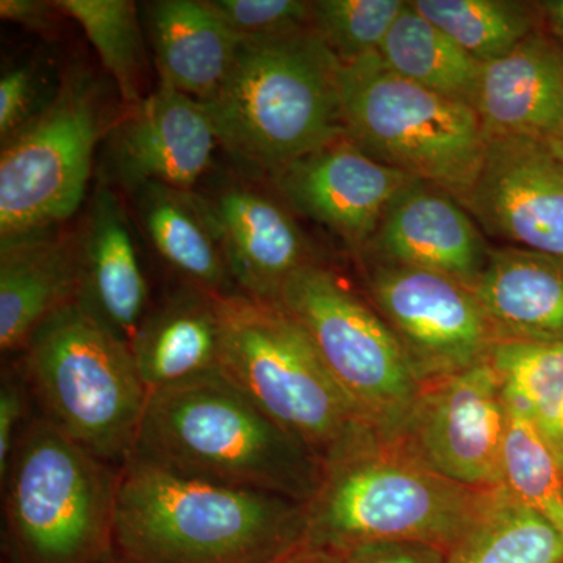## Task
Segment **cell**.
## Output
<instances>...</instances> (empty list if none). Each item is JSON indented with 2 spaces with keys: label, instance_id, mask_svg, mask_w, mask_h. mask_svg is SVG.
I'll return each instance as SVG.
<instances>
[{
  "label": "cell",
  "instance_id": "cell-1",
  "mask_svg": "<svg viewBox=\"0 0 563 563\" xmlns=\"http://www.w3.org/2000/svg\"><path fill=\"white\" fill-rule=\"evenodd\" d=\"M303 504L181 476L131 455L121 466L113 553L125 563H276L303 544Z\"/></svg>",
  "mask_w": 563,
  "mask_h": 563
},
{
  "label": "cell",
  "instance_id": "cell-2",
  "mask_svg": "<svg viewBox=\"0 0 563 563\" xmlns=\"http://www.w3.org/2000/svg\"><path fill=\"white\" fill-rule=\"evenodd\" d=\"M181 476L306 504L322 462L220 372L150 393L135 450Z\"/></svg>",
  "mask_w": 563,
  "mask_h": 563
},
{
  "label": "cell",
  "instance_id": "cell-3",
  "mask_svg": "<svg viewBox=\"0 0 563 563\" xmlns=\"http://www.w3.org/2000/svg\"><path fill=\"white\" fill-rule=\"evenodd\" d=\"M496 490L448 479L368 426L322 462L317 492L303 504L302 547L340 555L362 543L409 540L448 553Z\"/></svg>",
  "mask_w": 563,
  "mask_h": 563
},
{
  "label": "cell",
  "instance_id": "cell-4",
  "mask_svg": "<svg viewBox=\"0 0 563 563\" xmlns=\"http://www.w3.org/2000/svg\"><path fill=\"white\" fill-rule=\"evenodd\" d=\"M340 66L312 29L242 41L221 90L199 103L224 150L273 176L346 135Z\"/></svg>",
  "mask_w": 563,
  "mask_h": 563
},
{
  "label": "cell",
  "instance_id": "cell-5",
  "mask_svg": "<svg viewBox=\"0 0 563 563\" xmlns=\"http://www.w3.org/2000/svg\"><path fill=\"white\" fill-rule=\"evenodd\" d=\"M22 373L52 424L110 465L128 462L150 398L128 342L74 301L33 333Z\"/></svg>",
  "mask_w": 563,
  "mask_h": 563
},
{
  "label": "cell",
  "instance_id": "cell-6",
  "mask_svg": "<svg viewBox=\"0 0 563 563\" xmlns=\"http://www.w3.org/2000/svg\"><path fill=\"white\" fill-rule=\"evenodd\" d=\"M121 466L46 417L25 426L5 481L7 528L24 563H98L113 553Z\"/></svg>",
  "mask_w": 563,
  "mask_h": 563
},
{
  "label": "cell",
  "instance_id": "cell-7",
  "mask_svg": "<svg viewBox=\"0 0 563 563\" xmlns=\"http://www.w3.org/2000/svg\"><path fill=\"white\" fill-rule=\"evenodd\" d=\"M340 95L350 143L461 201L479 173L487 144L470 103L402 79L377 52L342 63Z\"/></svg>",
  "mask_w": 563,
  "mask_h": 563
},
{
  "label": "cell",
  "instance_id": "cell-8",
  "mask_svg": "<svg viewBox=\"0 0 563 563\" xmlns=\"http://www.w3.org/2000/svg\"><path fill=\"white\" fill-rule=\"evenodd\" d=\"M220 372L324 462L368 422L277 303L221 296ZM372 428V426H369Z\"/></svg>",
  "mask_w": 563,
  "mask_h": 563
},
{
  "label": "cell",
  "instance_id": "cell-9",
  "mask_svg": "<svg viewBox=\"0 0 563 563\" xmlns=\"http://www.w3.org/2000/svg\"><path fill=\"white\" fill-rule=\"evenodd\" d=\"M114 124L103 84L90 70H66L47 109L2 144L0 242L60 228L76 214L96 146Z\"/></svg>",
  "mask_w": 563,
  "mask_h": 563
},
{
  "label": "cell",
  "instance_id": "cell-10",
  "mask_svg": "<svg viewBox=\"0 0 563 563\" xmlns=\"http://www.w3.org/2000/svg\"><path fill=\"white\" fill-rule=\"evenodd\" d=\"M277 306L306 332L363 420L384 437L398 431L422 384L379 312L314 261L285 282Z\"/></svg>",
  "mask_w": 563,
  "mask_h": 563
},
{
  "label": "cell",
  "instance_id": "cell-11",
  "mask_svg": "<svg viewBox=\"0 0 563 563\" xmlns=\"http://www.w3.org/2000/svg\"><path fill=\"white\" fill-rule=\"evenodd\" d=\"M365 284L422 385L487 362L496 336L470 285L373 258H365Z\"/></svg>",
  "mask_w": 563,
  "mask_h": 563
},
{
  "label": "cell",
  "instance_id": "cell-12",
  "mask_svg": "<svg viewBox=\"0 0 563 563\" xmlns=\"http://www.w3.org/2000/svg\"><path fill=\"white\" fill-rule=\"evenodd\" d=\"M510 415L490 363L422 385L387 439L428 468L479 490L506 487Z\"/></svg>",
  "mask_w": 563,
  "mask_h": 563
},
{
  "label": "cell",
  "instance_id": "cell-13",
  "mask_svg": "<svg viewBox=\"0 0 563 563\" xmlns=\"http://www.w3.org/2000/svg\"><path fill=\"white\" fill-rule=\"evenodd\" d=\"M459 202L507 246L563 257V158L542 141L487 136L479 173Z\"/></svg>",
  "mask_w": 563,
  "mask_h": 563
},
{
  "label": "cell",
  "instance_id": "cell-14",
  "mask_svg": "<svg viewBox=\"0 0 563 563\" xmlns=\"http://www.w3.org/2000/svg\"><path fill=\"white\" fill-rule=\"evenodd\" d=\"M218 139L201 103L158 80L107 135L103 172L133 195L150 184L195 191L209 172Z\"/></svg>",
  "mask_w": 563,
  "mask_h": 563
},
{
  "label": "cell",
  "instance_id": "cell-15",
  "mask_svg": "<svg viewBox=\"0 0 563 563\" xmlns=\"http://www.w3.org/2000/svg\"><path fill=\"white\" fill-rule=\"evenodd\" d=\"M288 207L362 254L385 210L412 177L373 161L344 139L273 174Z\"/></svg>",
  "mask_w": 563,
  "mask_h": 563
},
{
  "label": "cell",
  "instance_id": "cell-16",
  "mask_svg": "<svg viewBox=\"0 0 563 563\" xmlns=\"http://www.w3.org/2000/svg\"><path fill=\"white\" fill-rule=\"evenodd\" d=\"M481 232L459 199L412 179L393 198L361 255L446 274L473 287L490 251Z\"/></svg>",
  "mask_w": 563,
  "mask_h": 563
},
{
  "label": "cell",
  "instance_id": "cell-17",
  "mask_svg": "<svg viewBox=\"0 0 563 563\" xmlns=\"http://www.w3.org/2000/svg\"><path fill=\"white\" fill-rule=\"evenodd\" d=\"M236 290L277 303L285 282L309 257L291 211L265 191L231 181L206 196Z\"/></svg>",
  "mask_w": 563,
  "mask_h": 563
},
{
  "label": "cell",
  "instance_id": "cell-18",
  "mask_svg": "<svg viewBox=\"0 0 563 563\" xmlns=\"http://www.w3.org/2000/svg\"><path fill=\"white\" fill-rule=\"evenodd\" d=\"M77 235L79 292L76 302L124 342H131L150 307L129 211L109 185L91 196Z\"/></svg>",
  "mask_w": 563,
  "mask_h": 563
},
{
  "label": "cell",
  "instance_id": "cell-19",
  "mask_svg": "<svg viewBox=\"0 0 563 563\" xmlns=\"http://www.w3.org/2000/svg\"><path fill=\"white\" fill-rule=\"evenodd\" d=\"M473 109L485 135L563 141V47L540 29L506 57L483 65Z\"/></svg>",
  "mask_w": 563,
  "mask_h": 563
},
{
  "label": "cell",
  "instance_id": "cell-20",
  "mask_svg": "<svg viewBox=\"0 0 563 563\" xmlns=\"http://www.w3.org/2000/svg\"><path fill=\"white\" fill-rule=\"evenodd\" d=\"M0 243V350L24 352L36 329L77 299V235L55 228Z\"/></svg>",
  "mask_w": 563,
  "mask_h": 563
},
{
  "label": "cell",
  "instance_id": "cell-21",
  "mask_svg": "<svg viewBox=\"0 0 563 563\" xmlns=\"http://www.w3.org/2000/svg\"><path fill=\"white\" fill-rule=\"evenodd\" d=\"M472 288L496 340L563 343V257L490 247Z\"/></svg>",
  "mask_w": 563,
  "mask_h": 563
},
{
  "label": "cell",
  "instance_id": "cell-22",
  "mask_svg": "<svg viewBox=\"0 0 563 563\" xmlns=\"http://www.w3.org/2000/svg\"><path fill=\"white\" fill-rule=\"evenodd\" d=\"M220 298L184 284L147 310L129 342L147 391L220 368Z\"/></svg>",
  "mask_w": 563,
  "mask_h": 563
},
{
  "label": "cell",
  "instance_id": "cell-23",
  "mask_svg": "<svg viewBox=\"0 0 563 563\" xmlns=\"http://www.w3.org/2000/svg\"><path fill=\"white\" fill-rule=\"evenodd\" d=\"M147 32L158 80L198 102L221 90L240 41L207 0H157L146 5Z\"/></svg>",
  "mask_w": 563,
  "mask_h": 563
},
{
  "label": "cell",
  "instance_id": "cell-24",
  "mask_svg": "<svg viewBox=\"0 0 563 563\" xmlns=\"http://www.w3.org/2000/svg\"><path fill=\"white\" fill-rule=\"evenodd\" d=\"M132 198L152 246L184 284L214 296L240 292L225 262L217 222L202 195L150 184L133 192Z\"/></svg>",
  "mask_w": 563,
  "mask_h": 563
},
{
  "label": "cell",
  "instance_id": "cell-25",
  "mask_svg": "<svg viewBox=\"0 0 563 563\" xmlns=\"http://www.w3.org/2000/svg\"><path fill=\"white\" fill-rule=\"evenodd\" d=\"M377 54L402 79L473 107L483 65L421 16L412 2L406 3Z\"/></svg>",
  "mask_w": 563,
  "mask_h": 563
},
{
  "label": "cell",
  "instance_id": "cell-26",
  "mask_svg": "<svg viewBox=\"0 0 563 563\" xmlns=\"http://www.w3.org/2000/svg\"><path fill=\"white\" fill-rule=\"evenodd\" d=\"M563 536L509 488L493 493L444 563H562Z\"/></svg>",
  "mask_w": 563,
  "mask_h": 563
},
{
  "label": "cell",
  "instance_id": "cell-27",
  "mask_svg": "<svg viewBox=\"0 0 563 563\" xmlns=\"http://www.w3.org/2000/svg\"><path fill=\"white\" fill-rule=\"evenodd\" d=\"M412 5L481 65L506 57L542 29L539 5L520 0H412Z\"/></svg>",
  "mask_w": 563,
  "mask_h": 563
},
{
  "label": "cell",
  "instance_id": "cell-28",
  "mask_svg": "<svg viewBox=\"0 0 563 563\" xmlns=\"http://www.w3.org/2000/svg\"><path fill=\"white\" fill-rule=\"evenodd\" d=\"M62 16L84 29L128 109L139 106L150 76L139 9L131 0H54Z\"/></svg>",
  "mask_w": 563,
  "mask_h": 563
},
{
  "label": "cell",
  "instance_id": "cell-29",
  "mask_svg": "<svg viewBox=\"0 0 563 563\" xmlns=\"http://www.w3.org/2000/svg\"><path fill=\"white\" fill-rule=\"evenodd\" d=\"M509 415L543 429L563 402V343L496 340L487 358Z\"/></svg>",
  "mask_w": 563,
  "mask_h": 563
},
{
  "label": "cell",
  "instance_id": "cell-30",
  "mask_svg": "<svg viewBox=\"0 0 563 563\" xmlns=\"http://www.w3.org/2000/svg\"><path fill=\"white\" fill-rule=\"evenodd\" d=\"M506 487L563 536V473L553 453L523 418L510 415Z\"/></svg>",
  "mask_w": 563,
  "mask_h": 563
},
{
  "label": "cell",
  "instance_id": "cell-31",
  "mask_svg": "<svg viewBox=\"0 0 563 563\" xmlns=\"http://www.w3.org/2000/svg\"><path fill=\"white\" fill-rule=\"evenodd\" d=\"M404 0H317L312 31L340 63L376 54L406 7Z\"/></svg>",
  "mask_w": 563,
  "mask_h": 563
},
{
  "label": "cell",
  "instance_id": "cell-32",
  "mask_svg": "<svg viewBox=\"0 0 563 563\" xmlns=\"http://www.w3.org/2000/svg\"><path fill=\"white\" fill-rule=\"evenodd\" d=\"M240 41L282 38L312 29V2L302 0H207Z\"/></svg>",
  "mask_w": 563,
  "mask_h": 563
},
{
  "label": "cell",
  "instance_id": "cell-33",
  "mask_svg": "<svg viewBox=\"0 0 563 563\" xmlns=\"http://www.w3.org/2000/svg\"><path fill=\"white\" fill-rule=\"evenodd\" d=\"M58 87L60 84L51 87L38 62L21 63L3 70L0 79V143L5 144L43 113L54 101Z\"/></svg>",
  "mask_w": 563,
  "mask_h": 563
},
{
  "label": "cell",
  "instance_id": "cell-34",
  "mask_svg": "<svg viewBox=\"0 0 563 563\" xmlns=\"http://www.w3.org/2000/svg\"><path fill=\"white\" fill-rule=\"evenodd\" d=\"M31 385L24 373H3L0 384V477L9 473L11 457L29 420Z\"/></svg>",
  "mask_w": 563,
  "mask_h": 563
},
{
  "label": "cell",
  "instance_id": "cell-35",
  "mask_svg": "<svg viewBox=\"0 0 563 563\" xmlns=\"http://www.w3.org/2000/svg\"><path fill=\"white\" fill-rule=\"evenodd\" d=\"M343 563H444L446 551L409 540H383L357 544L340 554Z\"/></svg>",
  "mask_w": 563,
  "mask_h": 563
},
{
  "label": "cell",
  "instance_id": "cell-36",
  "mask_svg": "<svg viewBox=\"0 0 563 563\" xmlns=\"http://www.w3.org/2000/svg\"><path fill=\"white\" fill-rule=\"evenodd\" d=\"M58 11L52 2L41 0H2L0 16L32 32L46 33L54 25V14Z\"/></svg>",
  "mask_w": 563,
  "mask_h": 563
},
{
  "label": "cell",
  "instance_id": "cell-37",
  "mask_svg": "<svg viewBox=\"0 0 563 563\" xmlns=\"http://www.w3.org/2000/svg\"><path fill=\"white\" fill-rule=\"evenodd\" d=\"M537 5L540 10L542 31L563 47V0H544Z\"/></svg>",
  "mask_w": 563,
  "mask_h": 563
},
{
  "label": "cell",
  "instance_id": "cell-38",
  "mask_svg": "<svg viewBox=\"0 0 563 563\" xmlns=\"http://www.w3.org/2000/svg\"><path fill=\"white\" fill-rule=\"evenodd\" d=\"M540 435L543 437L551 453H553L555 462L559 463L563 473V402L559 407L558 413L553 420L548 422L543 429H540Z\"/></svg>",
  "mask_w": 563,
  "mask_h": 563
},
{
  "label": "cell",
  "instance_id": "cell-39",
  "mask_svg": "<svg viewBox=\"0 0 563 563\" xmlns=\"http://www.w3.org/2000/svg\"><path fill=\"white\" fill-rule=\"evenodd\" d=\"M276 563H343L340 555L329 553V551L313 550V548L302 547L285 555Z\"/></svg>",
  "mask_w": 563,
  "mask_h": 563
},
{
  "label": "cell",
  "instance_id": "cell-40",
  "mask_svg": "<svg viewBox=\"0 0 563 563\" xmlns=\"http://www.w3.org/2000/svg\"><path fill=\"white\" fill-rule=\"evenodd\" d=\"M98 563H125V562L122 561L121 558H118L117 554L111 553V554L107 555L106 559H102V561L98 562Z\"/></svg>",
  "mask_w": 563,
  "mask_h": 563
},
{
  "label": "cell",
  "instance_id": "cell-41",
  "mask_svg": "<svg viewBox=\"0 0 563 563\" xmlns=\"http://www.w3.org/2000/svg\"><path fill=\"white\" fill-rule=\"evenodd\" d=\"M554 152L559 155V157L563 158V141L561 144H559V146L554 147Z\"/></svg>",
  "mask_w": 563,
  "mask_h": 563
},
{
  "label": "cell",
  "instance_id": "cell-42",
  "mask_svg": "<svg viewBox=\"0 0 563 563\" xmlns=\"http://www.w3.org/2000/svg\"><path fill=\"white\" fill-rule=\"evenodd\" d=\"M563 563V562H562Z\"/></svg>",
  "mask_w": 563,
  "mask_h": 563
}]
</instances>
